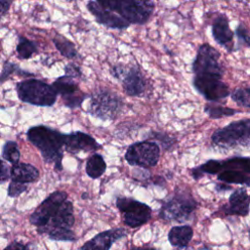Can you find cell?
Returning <instances> with one entry per match:
<instances>
[{
	"mask_svg": "<svg viewBox=\"0 0 250 250\" xmlns=\"http://www.w3.org/2000/svg\"><path fill=\"white\" fill-rule=\"evenodd\" d=\"M192 86L205 100L217 103L229 97L230 90L228 84L223 81L222 77L193 75Z\"/></svg>",
	"mask_w": 250,
	"mask_h": 250,
	"instance_id": "8fae6325",
	"label": "cell"
},
{
	"mask_svg": "<svg viewBox=\"0 0 250 250\" xmlns=\"http://www.w3.org/2000/svg\"><path fill=\"white\" fill-rule=\"evenodd\" d=\"M250 210V195L246 189L240 188L235 189L229 197V202L222 207L225 215H235L245 217Z\"/></svg>",
	"mask_w": 250,
	"mask_h": 250,
	"instance_id": "d6986e66",
	"label": "cell"
},
{
	"mask_svg": "<svg viewBox=\"0 0 250 250\" xmlns=\"http://www.w3.org/2000/svg\"><path fill=\"white\" fill-rule=\"evenodd\" d=\"M27 189L26 184L20 183L17 181H11L8 187V196L18 197Z\"/></svg>",
	"mask_w": 250,
	"mask_h": 250,
	"instance_id": "1f68e13d",
	"label": "cell"
},
{
	"mask_svg": "<svg viewBox=\"0 0 250 250\" xmlns=\"http://www.w3.org/2000/svg\"><path fill=\"white\" fill-rule=\"evenodd\" d=\"M68 1H73V0H68Z\"/></svg>",
	"mask_w": 250,
	"mask_h": 250,
	"instance_id": "ab89813d",
	"label": "cell"
},
{
	"mask_svg": "<svg viewBox=\"0 0 250 250\" xmlns=\"http://www.w3.org/2000/svg\"><path fill=\"white\" fill-rule=\"evenodd\" d=\"M196 207L197 202L189 191L177 188L162 203L158 216L166 222H186L191 218Z\"/></svg>",
	"mask_w": 250,
	"mask_h": 250,
	"instance_id": "5b68a950",
	"label": "cell"
},
{
	"mask_svg": "<svg viewBox=\"0 0 250 250\" xmlns=\"http://www.w3.org/2000/svg\"><path fill=\"white\" fill-rule=\"evenodd\" d=\"M127 235L123 228H114L99 232L87 240L78 250H109L114 242Z\"/></svg>",
	"mask_w": 250,
	"mask_h": 250,
	"instance_id": "e0dca14e",
	"label": "cell"
},
{
	"mask_svg": "<svg viewBox=\"0 0 250 250\" xmlns=\"http://www.w3.org/2000/svg\"><path fill=\"white\" fill-rule=\"evenodd\" d=\"M86 8L95 18L96 21L99 24L105 26L106 28L123 30L131 25L127 21L122 19L120 16L102 7L96 0H89L86 4Z\"/></svg>",
	"mask_w": 250,
	"mask_h": 250,
	"instance_id": "5bb4252c",
	"label": "cell"
},
{
	"mask_svg": "<svg viewBox=\"0 0 250 250\" xmlns=\"http://www.w3.org/2000/svg\"><path fill=\"white\" fill-rule=\"evenodd\" d=\"M16 91L20 101L36 106H52L58 97L52 84L36 78H27L18 82Z\"/></svg>",
	"mask_w": 250,
	"mask_h": 250,
	"instance_id": "277c9868",
	"label": "cell"
},
{
	"mask_svg": "<svg viewBox=\"0 0 250 250\" xmlns=\"http://www.w3.org/2000/svg\"><path fill=\"white\" fill-rule=\"evenodd\" d=\"M212 143L225 149L250 146V119L233 121L216 130L211 136Z\"/></svg>",
	"mask_w": 250,
	"mask_h": 250,
	"instance_id": "8992f818",
	"label": "cell"
},
{
	"mask_svg": "<svg viewBox=\"0 0 250 250\" xmlns=\"http://www.w3.org/2000/svg\"><path fill=\"white\" fill-rule=\"evenodd\" d=\"M106 170V163L104 159V157L99 153L92 154L88 160L86 161L85 171L87 176H89L91 179H98Z\"/></svg>",
	"mask_w": 250,
	"mask_h": 250,
	"instance_id": "603a6c76",
	"label": "cell"
},
{
	"mask_svg": "<svg viewBox=\"0 0 250 250\" xmlns=\"http://www.w3.org/2000/svg\"><path fill=\"white\" fill-rule=\"evenodd\" d=\"M102 7L115 13L130 24H146L153 15V0H96Z\"/></svg>",
	"mask_w": 250,
	"mask_h": 250,
	"instance_id": "3957f363",
	"label": "cell"
},
{
	"mask_svg": "<svg viewBox=\"0 0 250 250\" xmlns=\"http://www.w3.org/2000/svg\"><path fill=\"white\" fill-rule=\"evenodd\" d=\"M18 74L20 76L22 77H32L34 76L33 73L28 72L22 68H21L18 64L10 62V61H5L3 63V67H2V72H1V83H4L7 79H9V77L12 74Z\"/></svg>",
	"mask_w": 250,
	"mask_h": 250,
	"instance_id": "4316f807",
	"label": "cell"
},
{
	"mask_svg": "<svg viewBox=\"0 0 250 250\" xmlns=\"http://www.w3.org/2000/svg\"><path fill=\"white\" fill-rule=\"evenodd\" d=\"M74 224V215H73V205L71 201L65 200L61 206L58 213L50 220L47 226L43 228H38V233H48L54 229L60 228H68L70 229Z\"/></svg>",
	"mask_w": 250,
	"mask_h": 250,
	"instance_id": "ffe728a7",
	"label": "cell"
},
{
	"mask_svg": "<svg viewBox=\"0 0 250 250\" xmlns=\"http://www.w3.org/2000/svg\"><path fill=\"white\" fill-rule=\"evenodd\" d=\"M153 139H157L161 144L164 149H169L173 145H174V140L173 138L169 137L166 134L163 133H153Z\"/></svg>",
	"mask_w": 250,
	"mask_h": 250,
	"instance_id": "e575fe53",
	"label": "cell"
},
{
	"mask_svg": "<svg viewBox=\"0 0 250 250\" xmlns=\"http://www.w3.org/2000/svg\"><path fill=\"white\" fill-rule=\"evenodd\" d=\"M193 236L192 228L188 225L184 226H175L171 228L168 232V240L169 243L173 247L177 248H185L190 242Z\"/></svg>",
	"mask_w": 250,
	"mask_h": 250,
	"instance_id": "7402d4cb",
	"label": "cell"
},
{
	"mask_svg": "<svg viewBox=\"0 0 250 250\" xmlns=\"http://www.w3.org/2000/svg\"><path fill=\"white\" fill-rule=\"evenodd\" d=\"M11 179L23 184H31L39 179V171L31 164L19 162L11 167Z\"/></svg>",
	"mask_w": 250,
	"mask_h": 250,
	"instance_id": "44dd1931",
	"label": "cell"
},
{
	"mask_svg": "<svg viewBox=\"0 0 250 250\" xmlns=\"http://www.w3.org/2000/svg\"><path fill=\"white\" fill-rule=\"evenodd\" d=\"M4 250H37V247L34 243H22L20 241H12L11 243H9Z\"/></svg>",
	"mask_w": 250,
	"mask_h": 250,
	"instance_id": "836d02e7",
	"label": "cell"
},
{
	"mask_svg": "<svg viewBox=\"0 0 250 250\" xmlns=\"http://www.w3.org/2000/svg\"><path fill=\"white\" fill-rule=\"evenodd\" d=\"M194 180L205 174L217 175V179L226 184H239L250 188V157L234 156L225 160L210 159L190 170Z\"/></svg>",
	"mask_w": 250,
	"mask_h": 250,
	"instance_id": "6da1fadb",
	"label": "cell"
},
{
	"mask_svg": "<svg viewBox=\"0 0 250 250\" xmlns=\"http://www.w3.org/2000/svg\"><path fill=\"white\" fill-rule=\"evenodd\" d=\"M52 40H53V43H54L56 49L59 51V53L62 57L69 59V60L78 58L79 53H78L77 49L75 48V45L70 40H68L66 37L57 33Z\"/></svg>",
	"mask_w": 250,
	"mask_h": 250,
	"instance_id": "cb8c5ba5",
	"label": "cell"
},
{
	"mask_svg": "<svg viewBox=\"0 0 250 250\" xmlns=\"http://www.w3.org/2000/svg\"><path fill=\"white\" fill-rule=\"evenodd\" d=\"M15 0H0V16L3 19L8 13L11 5Z\"/></svg>",
	"mask_w": 250,
	"mask_h": 250,
	"instance_id": "8d00e7d4",
	"label": "cell"
},
{
	"mask_svg": "<svg viewBox=\"0 0 250 250\" xmlns=\"http://www.w3.org/2000/svg\"><path fill=\"white\" fill-rule=\"evenodd\" d=\"M27 140L39 149L44 161L53 164L56 170L62 169V148H64V134L45 125L32 126L27 130Z\"/></svg>",
	"mask_w": 250,
	"mask_h": 250,
	"instance_id": "7a4b0ae2",
	"label": "cell"
},
{
	"mask_svg": "<svg viewBox=\"0 0 250 250\" xmlns=\"http://www.w3.org/2000/svg\"><path fill=\"white\" fill-rule=\"evenodd\" d=\"M99 148H101V145L89 134L81 131L64 134V150L67 152L96 151Z\"/></svg>",
	"mask_w": 250,
	"mask_h": 250,
	"instance_id": "ac0fdd59",
	"label": "cell"
},
{
	"mask_svg": "<svg viewBox=\"0 0 250 250\" xmlns=\"http://www.w3.org/2000/svg\"><path fill=\"white\" fill-rule=\"evenodd\" d=\"M47 234L51 240H56V241H75L76 240L75 233L68 228L54 229L50 230Z\"/></svg>",
	"mask_w": 250,
	"mask_h": 250,
	"instance_id": "4dcf8cb0",
	"label": "cell"
},
{
	"mask_svg": "<svg viewBox=\"0 0 250 250\" xmlns=\"http://www.w3.org/2000/svg\"><path fill=\"white\" fill-rule=\"evenodd\" d=\"M124 157L132 166L150 168L158 163L160 148L155 142H137L128 146Z\"/></svg>",
	"mask_w": 250,
	"mask_h": 250,
	"instance_id": "30bf717a",
	"label": "cell"
},
{
	"mask_svg": "<svg viewBox=\"0 0 250 250\" xmlns=\"http://www.w3.org/2000/svg\"><path fill=\"white\" fill-rule=\"evenodd\" d=\"M65 200H67V193L65 191L57 190L52 192L31 213L29 217L30 224L36 226L37 229L47 226Z\"/></svg>",
	"mask_w": 250,
	"mask_h": 250,
	"instance_id": "7c38bea8",
	"label": "cell"
},
{
	"mask_svg": "<svg viewBox=\"0 0 250 250\" xmlns=\"http://www.w3.org/2000/svg\"><path fill=\"white\" fill-rule=\"evenodd\" d=\"M64 74L73 77L74 79H81L83 74L80 66L75 62H68L64 65Z\"/></svg>",
	"mask_w": 250,
	"mask_h": 250,
	"instance_id": "d6a6232c",
	"label": "cell"
},
{
	"mask_svg": "<svg viewBox=\"0 0 250 250\" xmlns=\"http://www.w3.org/2000/svg\"><path fill=\"white\" fill-rule=\"evenodd\" d=\"M52 85L56 89L58 95H61L64 106L74 109L80 107L87 95L81 91L76 79L69 75L59 76Z\"/></svg>",
	"mask_w": 250,
	"mask_h": 250,
	"instance_id": "4fadbf2b",
	"label": "cell"
},
{
	"mask_svg": "<svg viewBox=\"0 0 250 250\" xmlns=\"http://www.w3.org/2000/svg\"><path fill=\"white\" fill-rule=\"evenodd\" d=\"M204 111L212 119H219V118H222V117L232 116V115L239 112L238 110H236L234 108L223 106V105H220V104H215L212 102L205 104Z\"/></svg>",
	"mask_w": 250,
	"mask_h": 250,
	"instance_id": "484cf974",
	"label": "cell"
},
{
	"mask_svg": "<svg viewBox=\"0 0 250 250\" xmlns=\"http://www.w3.org/2000/svg\"><path fill=\"white\" fill-rule=\"evenodd\" d=\"M234 35L236 37V45L234 51L240 50L242 48H250V30L243 22H239L236 25Z\"/></svg>",
	"mask_w": 250,
	"mask_h": 250,
	"instance_id": "f1b7e54d",
	"label": "cell"
},
{
	"mask_svg": "<svg viewBox=\"0 0 250 250\" xmlns=\"http://www.w3.org/2000/svg\"><path fill=\"white\" fill-rule=\"evenodd\" d=\"M130 250H156L154 247H149V246H143V247H137L133 246L130 248Z\"/></svg>",
	"mask_w": 250,
	"mask_h": 250,
	"instance_id": "f35d334b",
	"label": "cell"
},
{
	"mask_svg": "<svg viewBox=\"0 0 250 250\" xmlns=\"http://www.w3.org/2000/svg\"><path fill=\"white\" fill-rule=\"evenodd\" d=\"M115 204L123 216L124 224L130 228H139L151 219V208L132 197L119 196L116 198Z\"/></svg>",
	"mask_w": 250,
	"mask_h": 250,
	"instance_id": "9c48e42d",
	"label": "cell"
},
{
	"mask_svg": "<svg viewBox=\"0 0 250 250\" xmlns=\"http://www.w3.org/2000/svg\"><path fill=\"white\" fill-rule=\"evenodd\" d=\"M211 34L214 41L225 48L227 52L231 53L234 51V32L229 26V21L226 14L219 13L215 16L211 23Z\"/></svg>",
	"mask_w": 250,
	"mask_h": 250,
	"instance_id": "9a60e30c",
	"label": "cell"
},
{
	"mask_svg": "<svg viewBox=\"0 0 250 250\" xmlns=\"http://www.w3.org/2000/svg\"><path fill=\"white\" fill-rule=\"evenodd\" d=\"M193 75L224 77L225 66L221 62V53L208 43L201 44L191 63Z\"/></svg>",
	"mask_w": 250,
	"mask_h": 250,
	"instance_id": "ba28073f",
	"label": "cell"
},
{
	"mask_svg": "<svg viewBox=\"0 0 250 250\" xmlns=\"http://www.w3.org/2000/svg\"><path fill=\"white\" fill-rule=\"evenodd\" d=\"M120 81L125 94L130 97H141L147 88L146 78L139 65L126 66Z\"/></svg>",
	"mask_w": 250,
	"mask_h": 250,
	"instance_id": "2e32d148",
	"label": "cell"
},
{
	"mask_svg": "<svg viewBox=\"0 0 250 250\" xmlns=\"http://www.w3.org/2000/svg\"><path fill=\"white\" fill-rule=\"evenodd\" d=\"M38 46L34 41L28 39L24 35H19L16 52L17 57L20 60H28L38 54Z\"/></svg>",
	"mask_w": 250,
	"mask_h": 250,
	"instance_id": "d4e9b609",
	"label": "cell"
},
{
	"mask_svg": "<svg viewBox=\"0 0 250 250\" xmlns=\"http://www.w3.org/2000/svg\"><path fill=\"white\" fill-rule=\"evenodd\" d=\"M230 186H229V184H218L216 185V190L217 191H224V190H228V189H230Z\"/></svg>",
	"mask_w": 250,
	"mask_h": 250,
	"instance_id": "74e56055",
	"label": "cell"
},
{
	"mask_svg": "<svg viewBox=\"0 0 250 250\" xmlns=\"http://www.w3.org/2000/svg\"><path fill=\"white\" fill-rule=\"evenodd\" d=\"M11 178V169L7 166L5 160H1V172H0V183L3 184Z\"/></svg>",
	"mask_w": 250,
	"mask_h": 250,
	"instance_id": "d590c367",
	"label": "cell"
},
{
	"mask_svg": "<svg viewBox=\"0 0 250 250\" xmlns=\"http://www.w3.org/2000/svg\"><path fill=\"white\" fill-rule=\"evenodd\" d=\"M21 157L18 144L14 141H7L2 147V158L12 164L19 163Z\"/></svg>",
	"mask_w": 250,
	"mask_h": 250,
	"instance_id": "83f0119b",
	"label": "cell"
},
{
	"mask_svg": "<svg viewBox=\"0 0 250 250\" xmlns=\"http://www.w3.org/2000/svg\"><path fill=\"white\" fill-rule=\"evenodd\" d=\"M123 108L122 99L107 89H98L90 97L88 113L102 119H114Z\"/></svg>",
	"mask_w": 250,
	"mask_h": 250,
	"instance_id": "52a82bcc",
	"label": "cell"
},
{
	"mask_svg": "<svg viewBox=\"0 0 250 250\" xmlns=\"http://www.w3.org/2000/svg\"><path fill=\"white\" fill-rule=\"evenodd\" d=\"M231 100L239 106L250 108V87H237L230 92Z\"/></svg>",
	"mask_w": 250,
	"mask_h": 250,
	"instance_id": "f546056e",
	"label": "cell"
}]
</instances>
